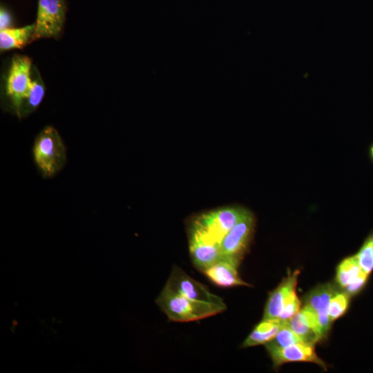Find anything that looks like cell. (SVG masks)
I'll list each match as a JSON object with an SVG mask.
<instances>
[{
  "instance_id": "obj_1",
  "label": "cell",
  "mask_w": 373,
  "mask_h": 373,
  "mask_svg": "<svg viewBox=\"0 0 373 373\" xmlns=\"http://www.w3.org/2000/svg\"><path fill=\"white\" fill-rule=\"evenodd\" d=\"M32 156L44 178H52L62 170L67 161L66 147L55 128L48 126L39 132L34 142Z\"/></svg>"
},
{
  "instance_id": "obj_2",
  "label": "cell",
  "mask_w": 373,
  "mask_h": 373,
  "mask_svg": "<svg viewBox=\"0 0 373 373\" xmlns=\"http://www.w3.org/2000/svg\"><path fill=\"white\" fill-rule=\"evenodd\" d=\"M157 303L169 319L189 322L205 318L226 309V305H218L191 300L164 287Z\"/></svg>"
},
{
  "instance_id": "obj_3",
  "label": "cell",
  "mask_w": 373,
  "mask_h": 373,
  "mask_svg": "<svg viewBox=\"0 0 373 373\" xmlns=\"http://www.w3.org/2000/svg\"><path fill=\"white\" fill-rule=\"evenodd\" d=\"M32 66V60L28 56L15 55L6 75L3 90L6 105L18 117L30 87Z\"/></svg>"
},
{
  "instance_id": "obj_4",
  "label": "cell",
  "mask_w": 373,
  "mask_h": 373,
  "mask_svg": "<svg viewBox=\"0 0 373 373\" xmlns=\"http://www.w3.org/2000/svg\"><path fill=\"white\" fill-rule=\"evenodd\" d=\"M254 227V216L247 209L222 240L220 259L228 260L238 267L252 238Z\"/></svg>"
},
{
  "instance_id": "obj_5",
  "label": "cell",
  "mask_w": 373,
  "mask_h": 373,
  "mask_svg": "<svg viewBox=\"0 0 373 373\" xmlns=\"http://www.w3.org/2000/svg\"><path fill=\"white\" fill-rule=\"evenodd\" d=\"M66 15L64 0H38L34 41L57 39L64 28Z\"/></svg>"
},
{
  "instance_id": "obj_6",
  "label": "cell",
  "mask_w": 373,
  "mask_h": 373,
  "mask_svg": "<svg viewBox=\"0 0 373 373\" xmlns=\"http://www.w3.org/2000/svg\"><path fill=\"white\" fill-rule=\"evenodd\" d=\"M247 209L229 206L198 216L193 222L218 243L245 215Z\"/></svg>"
},
{
  "instance_id": "obj_7",
  "label": "cell",
  "mask_w": 373,
  "mask_h": 373,
  "mask_svg": "<svg viewBox=\"0 0 373 373\" xmlns=\"http://www.w3.org/2000/svg\"><path fill=\"white\" fill-rule=\"evenodd\" d=\"M189 247L193 265L202 272L220 259V244L193 222L189 229Z\"/></svg>"
},
{
  "instance_id": "obj_8",
  "label": "cell",
  "mask_w": 373,
  "mask_h": 373,
  "mask_svg": "<svg viewBox=\"0 0 373 373\" xmlns=\"http://www.w3.org/2000/svg\"><path fill=\"white\" fill-rule=\"evenodd\" d=\"M164 287L191 300L225 305L222 298L210 292L206 286L189 276L178 266H173Z\"/></svg>"
},
{
  "instance_id": "obj_9",
  "label": "cell",
  "mask_w": 373,
  "mask_h": 373,
  "mask_svg": "<svg viewBox=\"0 0 373 373\" xmlns=\"http://www.w3.org/2000/svg\"><path fill=\"white\" fill-rule=\"evenodd\" d=\"M265 347L275 368L289 362H312L327 370L326 364L317 356L313 344L299 343L281 347L267 343Z\"/></svg>"
},
{
  "instance_id": "obj_10",
  "label": "cell",
  "mask_w": 373,
  "mask_h": 373,
  "mask_svg": "<svg viewBox=\"0 0 373 373\" xmlns=\"http://www.w3.org/2000/svg\"><path fill=\"white\" fill-rule=\"evenodd\" d=\"M335 292L331 284H323L313 289L305 299V305L316 315L324 338L330 329L332 321L329 316V304Z\"/></svg>"
},
{
  "instance_id": "obj_11",
  "label": "cell",
  "mask_w": 373,
  "mask_h": 373,
  "mask_svg": "<svg viewBox=\"0 0 373 373\" xmlns=\"http://www.w3.org/2000/svg\"><path fill=\"white\" fill-rule=\"evenodd\" d=\"M287 324L305 343L315 345L324 338L316 315L305 305L287 321Z\"/></svg>"
},
{
  "instance_id": "obj_12",
  "label": "cell",
  "mask_w": 373,
  "mask_h": 373,
  "mask_svg": "<svg viewBox=\"0 0 373 373\" xmlns=\"http://www.w3.org/2000/svg\"><path fill=\"white\" fill-rule=\"evenodd\" d=\"M299 273V270H296L289 274L280 285L270 292L262 319H278L290 295L296 289Z\"/></svg>"
},
{
  "instance_id": "obj_13",
  "label": "cell",
  "mask_w": 373,
  "mask_h": 373,
  "mask_svg": "<svg viewBox=\"0 0 373 373\" xmlns=\"http://www.w3.org/2000/svg\"><path fill=\"white\" fill-rule=\"evenodd\" d=\"M203 273L211 281L222 287L250 286L240 278L238 267L224 259H220Z\"/></svg>"
},
{
  "instance_id": "obj_14",
  "label": "cell",
  "mask_w": 373,
  "mask_h": 373,
  "mask_svg": "<svg viewBox=\"0 0 373 373\" xmlns=\"http://www.w3.org/2000/svg\"><path fill=\"white\" fill-rule=\"evenodd\" d=\"M45 84L37 68L33 65L28 92L23 99L19 118L26 117L35 111L41 103L45 95Z\"/></svg>"
},
{
  "instance_id": "obj_15",
  "label": "cell",
  "mask_w": 373,
  "mask_h": 373,
  "mask_svg": "<svg viewBox=\"0 0 373 373\" xmlns=\"http://www.w3.org/2000/svg\"><path fill=\"white\" fill-rule=\"evenodd\" d=\"M287 321L279 319H262L243 342L242 347L265 345L272 341Z\"/></svg>"
},
{
  "instance_id": "obj_16",
  "label": "cell",
  "mask_w": 373,
  "mask_h": 373,
  "mask_svg": "<svg viewBox=\"0 0 373 373\" xmlns=\"http://www.w3.org/2000/svg\"><path fill=\"white\" fill-rule=\"evenodd\" d=\"M35 23L20 28H10L0 30L1 51L20 49L34 41Z\"/></svg>"
},
{
  "instance_id": "obj_17",
  "label": "cell",
  "mask_w": 373,
  "mask_h": 373,
  "mask_svg": "<svg viewBox=\"0 0 373 373\" xmlns=\"http://www.w3.org/2000/svg\"><path fill=\"white\" fill-rule=\"evenodd\" d=\"M363 271L356 255L344 258L336 269V279L339 286L345 289L354 281Z\"/></svg>"
},
{
  "instance_id": "obj_18",
  "label": "cell",
  "mask_w": 373,
  "mask_h": 373,
  "mask_svg": "<svg viewBox=\"0 0 373 373\" xmlns=\"http://www.w3.org/2000/svg\"><path fill=\"white\" fill-rule=\"evenodd\" d=\"M355 255L362 271L370 275L373 271V231L366 237Z\"/></svg>"
},
{
  "instance_id": "obj_19",
  "label": "cell",
  "mask_w": 373,
  "mask_h": 373,
  "mask_svg": "<svg viewBox=\"0 0 373 373\" xmlns=\"http://www.w3.org/2000/svg\"><path fill=\"white\" fill-rule=\"evenodd\" d=\"M350 298V296L345 291L335 292L330 300L329 309V316L332 322L346 312L349 306Z\"/></svg>"
},
{
  "instance_id": "obj_20",
  "label": "cell",
  "mask_w": 373,
  "mask_h": 373,
  "mask_svg": "<svg viewBox=\"0 0 373 373\" xmlns=\"http://www.w3.org/2000/svg\"><path fill=\"white\" fill-rule=\"evenodd\" d=\"M269 343L278 347H285L296 343L305 342L291 329L287 321L286 324L279 330L275 338Z\"/></svg>"
},
{
  "instance_id": "obj_21",
  "label": "cell",
  "mask_w": 373,
  "mask_h": 373,
  "mask_svg": "<svg viewBox=\"0 0 373 373\" xmlns=\"http://www.w3.org/2000/svg\"><path fill=\"white\" fill-rule=\"evenodd\" d=\"M301 302L298 298L296 291L289 296L278 318L283 321H287L300 310Z\"/></svg>"
},
{
  "instance_id": "obj_22",
  "label": "cell",
  "mask_w": 373,
  "mask_h": 373,
  "mask_svg": "<svg viewBox=\"0 0 373 373\" xmlns=\"http://www.w3.org/2000/svg\"><path fill=\"white\" fill-rule=\"evenodd\" d=\"M369 275L363 272L354 281L345 288V291L350 296L358 294L367 283Z\"/></svg>"
},
{
  "instance_id": "obj_23",
  "label": "cell",
  "mask_w": 373,
  "mask_h": 373,
  "mask_svg": "<svg viewBox=\"0 0 373 373\" xmlns=\"http://www.w3.org/2000/svg\"><path fill=\"white\" fill-rule=\"evenodd\" d=\"M13 19L10 11L3 6L0 9V30L12 28Z\"/></svg>"
},
{
  "instance_id": "obj_24",
  "label": "cell",
  "mask_w": 373,
  "mask_h": 373,
  "mask_svg": "<svg viewBox=\"0 0 373 373\" xmlns=\"http://www.w3.org/2000/svg\"><path fill=\"white\" fill-rule=\"evenodd\" d=\"M367 154L370 160L373 164V142L370 144L367 149Z\"/></svg>"
}]
</instances>
